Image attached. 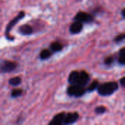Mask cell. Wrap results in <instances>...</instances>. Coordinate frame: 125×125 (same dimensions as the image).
I'll return each instance as SVG.
<instances>
[{"label":"cell","instance_id":"cell-11","mask_svg":"<svg viewBox=\"0 0 125 125\" xmlns=\"http://www.w3.org/2000/svg\"><path fill=\"white\" fill-rule=\"evenodd\" d=\"M78 75H79V73L77 71H73L70 75H69V78H68V81L71 84H76L77 81H78Z\"/></svg>","mask_w":125,"mask_h":125},{"label":"cell","instance_id":"cell-18","mask_svg":"<svg viewBox=\"0 0 125 125\" xmlns=\"http://www.w3.org/2000/svg\"><path fill=\"white\" fill-rule=\"evenodd\" d=\"M106 111V108L104 106H98L95 108V112L97 114H104Z\"/></svg>","mask_w":125,"mask_h":125},{"label":"cell","instance_id":"cell-9","mask_svg":"<svg viewBox=\"0 0 125 125\" xmlns=\"http://www.w3.org/2000/svg\"><path fill=\"white\" fill-rule=\"evenodd\" d=\"M65 114L64 113H61L57 114L56 116H55L53 119L51 120V122L49 123V125H60L63 124V120L64 118Z\"/></svg>","mask_w":125,"mask_h":125},{"label":"cell","instance_id":"cell-4","mask_svg":"<svg viewBox=\"0 0 125 125\" xmlns=\"http://www.w3.org/2000/svg\"><path fill=\"white\" fill-rule=\"evenodd\" d=\"M78 117H79V115L78 113H69L67 115L65 114L64 120H63V124L64 125L73 124L78 119Z\"/></svg>","mask_w":125,"mask_h":125},{"label":"cell","instance_id":"cell-14","mask_svg":"<svg viewBox=\"0 0 125 125\" xmlns=\"http://www.w3.org/2000/svg\"><path fill=\"white\" fill-rule=\"evenodd\" d=\"M119 63L122 65L125 64V48H123L119 51Z\"/></svg>","mask_w":125,"mask_h":125},{"label":"cell","instance_id":"cell-5","mask_svg":"<svg viewBox=\"0 0 125 125\" xmlns=\"http://www.w3.org/2000/svg\"><path fill=\"white\" fill-rule=\"evenodd\" d=\"M75 18L77 21H79L81 23H88L92 21V16L84 12H80L77 13Z\"/></svg>","mask_w":125,"mask_h":125},{"label":"cell","instance_id":"cell-8","mask_svg":"<svg viewBox=\"0 0 125 125\" xmlns=\"http://www.w3.org/2000/svg\"><path fill=\"white\" fill-rule=\"evenodd\" d=\"M82 29H83L82 23H81L79 21H75L70 26V31L71 34H78L79 32H81Z\"/></svg>","mask_w":125,"mask_h":125},{"label":"cell","instance_id":"cell-15","mask_svg":"<svg viewBox=\"0 0 125 125\" xmlns=\"http://www.w3.org/2000/svg\"><path fill=\"white\" fill-rule=\"evenodd\" d=\"M21 83V78L20 77H14L9 80V83L11 86H18Z\"/></svg>","mask_w":125,"mask_h":125},{"label":"cell","instance_id":"cell-1","mask_svg":"<svg viewBox=\"0 0 125 125\" xmlns=\"http://www.w3.org/2000/svg\"><path fill=\"white\" fill-rule=\"evenodd\" d=\"M119 88L116 82H108L105 83L97 87L98 93L102 96H109L114 94Z\"/></svg>","mask_w":125,"mask_h":125},{"label":"cell","instance_id":"cell-10","mask_svg":"<svg viewBox=\"0 0 125 125\" xmlns=\"http://www.w3.org/2000/svg\"><path fill=\"white\" fill-rule=\"evenodd\" d=\"M19 32L23 35H29L33 32V29L29 25L24 24L20 27Z\"/></svg>","mask_w":125,"mask_h":125},{"label":"cell","instance_id":"cell-6","mask_svg":"<svg viewBox=\"0 0 125 125\" xmlns=\"http://www.w3.org/2000/svg\"><path fill=\"white\" fill-rule=\"evenodd\" d=\"M89 80V74L86 72L83 71L81 73H79V75H78V81H77L76 84L83 86L88 83Z\"/></svg>","mask_w":125,"mask_h":125},{"label":"cell","instance_id":"cell-21","mask_svg":"<svg viewBox=\"0 0 125 125\" xmlns=\"http://www.w3.org/2000/svg\"><path fill=\"white\" fill-rule=\"evenodd\" d=\"M125 78H122L120 80V83H121V85H122V86H125Z\"/></svg>","mask_w":125,"mask_h":125},{"label":"cell","instance_id":"cell-12","mask_svg":"<svg viewBox=\"0 0 125 125\" xmlns=\"http://www.w3.org/2000/svg\"><path fill=\"white\" fill-rule=\"evenodd\" d=\"M51 51H53V52H59L61 51L62 50V45L59 42H53L51 45Z\"/></svg>","mask_w":125,"mask_h":125},{"label":"cell","instance_id":"cell-17","mask_svg":"<svg viewBox=\"0 0 125 125\" xmlns=\"http://www.w3.org/2000/svg\"><path fill=\"white\" fill-rule=\"evenodd\" d=\"M23 92L21 89H14L12 93H11V96L12 97H18L19 96H21Z\"/></svg>","mask_w":125,"mask_h":125},{"label":"cell","instance_id":"cell-22","mask_svg":"<svg viewBox=\"0 0 125 125\" xmlns=\"http://www.w3.org/2000/svg\"><path fill=\"white\" fill-rule=\"evenodd\" d=\"M122 16L125 18V9L122 10Z\"/></svg>","mask_w":125,"mask_h":125},{"label":"cell","instance_id":"cell-16","mask_svg":"<svg viewBox=\"0 0 125 125\" xmlns=\"http://www.w3.org/2000/svg\"><path fill=\"white\" fill-rule=\"evenodd\" d=\"M99 86V82L97 81H94L90 86H89L88 91L89 92H93L94 90H96V89H97V87Z\"/></svg>","mask_w":125,"mask_h":125},{"label":"cell","instance_id":"cell-13","mask_svg":"<svg viewBox=\"0 0 125 125\" xmlns=\"http://www.w3.org/2000/svg\"><path fill=\"white\" fill-rule=\"evenodd\" d=\"M51 51H50L49 50H48V49L42 50V51H41L40 54V59H43V60L48 59V58L51 57Z\"/></svg>","mask_w":125,"mask_h":125},{"label":"cell","instance_id":"cell-3","mask_svg":"<svg viewBox=\"0 0 125 125\" xmlns=\"http://www.w3.org/2000/svg\"><path fill=\"white\" fill-rule=\"evenodd\" d=\"M17 67L16 63L10 61H4L1 65H0V69L2 72L4 73H9L11 71H13Z\"/></svg>","mask_w":125,"mask_h":125},{"label":"cell","instance_id":"cell-19","mask_svg":"<svg viewBox=\"0 0 125 125\" xmlns=\"http://www.w3.org/2000/svg\"><path fill=\"white\" fill-rule=\"evenodd\" d=\"M113 62H114V58L112 56H109V57L105 59V64H107V65H110V64H111L113 63Z\"/></svg>","mask_w":125,"mask_h":125},{"label":"cell","instance_id":"cell-7","mask_svg":"<svg viewBox=\"0 0 125 125\" xmlns=\"http://www.w3.org/2000/svg\"><path fill=\"white\" fill-rule=\"evenodd\" d=\"M25 15V13H24V12H21L14 19H12L9 23H8V25H7V29H6V34H9V32H10V29H12V27L13 26H15L23 16Z\"/></svg>","mask_w":125,"mask_h":125},{"label":"cell","instance_id":"cell-20","mask_svg":"<svg viewBox=\"0 0 125 125\" xmlns=\"http://www.w3.org/2000/svg\"><path fill=\"white\" fill-rule=\"evenodd\" d=\"M125 34H120V35L117 36V37L115 38V41H116V42H121V41H122V40L125 39Z\"/></svg>","mask_w":125,"mask_h":125},{"label":"cell","instance_id":"cell-2","mask_svg":"<svg viewBox=\"0 0 125 125\" xmlns=\"http://www.w3.org/2000/svg\"><path fill=\"white\" fill-rule=\"evenodd\" d=\"M86 92L85 89L83 86L77 85V84H72V86H69L67 89V94L70 96L74 97H81Z\"/></svg>","mask_w":125,"mask_h":125}]
</instances>
